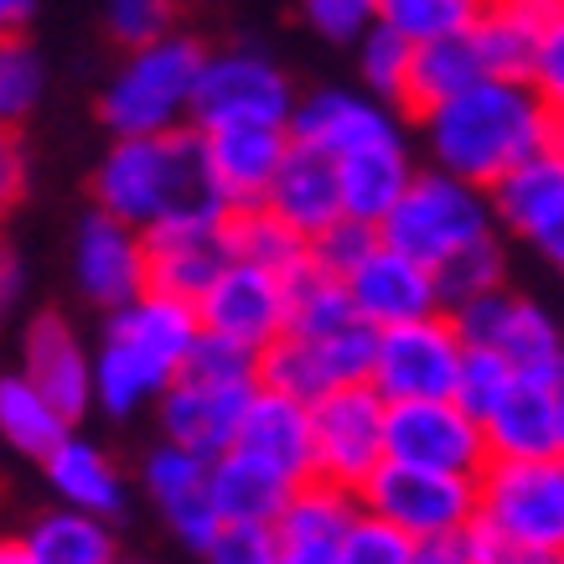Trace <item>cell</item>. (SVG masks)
Returning a JSON list of instances; mask_svg holds the SVG:
<instances>
[{
    "instance_id": "ba28073f",
    "label": "cell",
    "mask_w": 564,
    "mask_h": 564,
    "mask_svg": "<svg viewBox=\"0 0 564 564\" xmlns=\"http://www.w3.org/2000/svg\"><path fill=\"white\" fill-rule=\"evenodd\" d=\"M466 343L451 311H430L414 322L378 326L373 362H368V383L378 389L383 404L399 399H456V378H462Z\"/></svg>"
},
{
    "instance_id": "e0dca14e",
    "label": "cell",
    "mask_w": 564,
    "mask_h": 564,
    "mask_svg": "<svg viewBox=\"0 0 564 564\" xmlns=\"http://www.w3.org/2000/svg\"><path fill=\"white\" fill-rule=\"evenodd\" d=\"M192 306H197L203 332L264 352L285 332V274L259 270L249 259H228Z\"/></svg>"
},
{
    "instance_id": "d6a6232c",
    "label": "cell",
    "mask_w": 564,
    "mask_h": 564,
    "mask_svg": "<svg viewBox=\"0 0 564 564\" xmlns=\"http://www.w3.org/2000/svg\"><path fill=\"white\" fill-rule=\"evenodd\" d=\"M68 430H73V420L21 368L17 373H0V441L11 445L17 456L42 462Z\"/></svg>"
},
{
    "instance_id": "4fadbf2b",
    "label": "cell",
    "mask_w": 564,
    "mask_h": 564,
    "mask_svg": "<svg viewBox=\"0 0 564 564\" xmlns=\"http://www.w3.org/2000/svg\"><path fill=\"white\" fill-rule=\"evenodd\" d=\"M373 326L352 322L343 332H322V337H301V332H280L264 352H259V383L280 389L311 404L326 389H343V383H362L368 362H373Z\"/></svg>"
},
{
    "instance_id": "8fae6325",
    "label": "cell",
    "mask_w": 564,
    "mask_h": 564,
    "mask_svg": "<svg viewBox=\"0 0 564 564\" xmlns=\"http://www.w3.org/2000/svg\"><path fill=\"white\" fill-rule=\"evenodd\" d=\"M383 410L389 404L378 399L368 378L311 399V466H316V477L358 492L383 462Z\"/></svg>"
},
{
    "instance_id": "c3c4849f",
    "label": "cell",
    "mask_w": 564,
    "mask_h": 564,
    "mask_svg": "<svg viewBox=\"0 0 564 564\" xmlns=\"http://www.w3.org/2000/svg\"><path fill=\"white\" fill-rule=\"evenodd\" d=\"M32 192V151L17 124H0V223L11 218Z\"/></svg>"
},
{
    "instance_id": "4dcf8cb0",
    "label": "cell",
    "mask_w": 564,
    "mask_h": 564,
    "mask_svg": "<svg viewBox=\"0 0 564 564\" xmlns=\"http://www.w3.org/2000/svg\"><path fill=\"white\" fill-rule=\"evenodd\" d=\"M549 11H554V0H487L477 26L466 32L481 68L502 73V78H529Z\"/></svg>"
},
{
    "instance_id": "5b68a950",
    "label": "cell",
    "mask_w": 564,
    "mask_h": 564,
    "mask_svg": "<svg viewBox=\"0 0 564 564\" xmlns=\"http://www.w3.org/2000/svg\"><path fill=\"white\" fill-rule=\"evenodd\" d=\"M378 234H383V243L425 259L435 270L445 254L497 234L492 197H487V187H471V182L441 172V166H414L410 187L383 213Z\"/></svg>"
},
{
    "instance_id": "44dd1931",
    "label": "cell",
    "mask_w": 564,
    "mask_h": 564,
    "mask_svg": "<svg viewBox=\"0 0 564 564\" xmlns=\"http://www.w3.org/2000/svg\"><path fill=\"white\" fill-rule=\"evenodd\" d=\"M223 218L228 213H187V218H166L140 228L145 234V280H151V291L197 301L213 285V274L234 259Z\"/></svg>"
},
{
    "instance_id": "f1b7e54d",
    "label": "cell",
    "mask_w": 564,
    "mask_h": 564,
    "mask_svg": "<svg viewBox=\"0 0 564 564\" xmlns=\"http://www.w3.org/2000/svg\"><path fill=\"white\" fill-rule=\"evenodd\" d=\"M337 166V192H343V218H358V223H383L399 192L410 187L414 176V151H410V135H393V140H378V145H362V151H347L332 161Z\"/></svg>"
},
{
    "instance_id": "cb8c5ba5",
    "label": "cell",
    "mask_w": 564,
    "mask_h": 564,
    "mask_svg": "<svg viewBox=\"0 0 564 564\" xmlns=\"http://www.w3.org/2000/svg\"><path fill=\"white\" fill-rule=\"evenodd\" d=\"M358 492L337 487L326 477H306L285 497V508L274 518V564H337L347 523L358 518Z\"/></svg>"
},
{
    "instance_id": "6da1fadb",
    "label": "cell",
    "mask_w": 564,
    "mask_h": 564,
    "mask_svg": "<svg viewBox=\"0 0 564 564\" xmlns=\"http://www.w3.org/2000/svg\"><path fill=\"white\" fill-rule=\"evenodd\" d=\"M414 124H420L425 166H441V172L462 176L471 187H492L497 176H508L518 161L544 151L554 115L533 94L529 78L481 73L462 94L420 109Z\"/></svg>"
},
{
    "instance_id": "ac0fdd59",
    "label": "cell",
    "mask_w": 564,
    "mask_h": 564,
    "mask_svg": "<svg viewBox=\"0 0 564 564\" xmlns=\"http://www.w3.org/2000/svg\"><path fill=\"white\" fill-rule=\"evenodd\" d=\"M73 285L94 311H115L135 301L145 280V234L109 218L104 207H88L73 228Z\"/></svg>"
},
{
    "instance_id": "9c48e42d",
    "label": "cell",
    "mask_w": 564,
    "mask_h": 564,
    "mask_svg": "<svg viewBox=\"0 0 564 564\" xmlns=\"http://www.w3.org/2000/svg\"><path fill=\"white\" fill-rule=\"evenodd\" d=\"M466 347H487L508 362L513 373L554 378L564 362V322L529 291L497 285V291L466 301L451 311Z\"/></svg>"
},
{
    "instance_id": "8d00e7d4",
    "label": "cell",
    "mask_w": 564,
    "mask_h": 564,
    "mask_svg": "<svg viewBox=\"0 0 564 564\" xmlns=\"http://www.w3.org/2000/svg\"><path fill=\"white\" fill-rule=\"evenodd\" d=\"M487 0H378V21L399 32L404 42H441V36H462L477 26Z\"/></svg>"
},
{
    "instance_id": "3957f363",
    "label": "cell",
    "mask_w": 564,
    "mask_h": 564,
    "mask_svg": "<svg viewBox=\"0 0 564 564\" xmlns=\"http://www.w3.org/2000/svg\"><path fill=\"white\" fill-rule=\"evenodd\" d=\"M88 197L130 228H151L187 213H228L207 182L203 135L192 124L166 135H115L88 176Z\"/></svg>"
},
{
    "instance_id": "7dc6e473",
    "label": "cell",
    "mask_w": 564,
    "mask_h": 564,
    "mask_svg": "<svg viewBox=\"0 0 564 564\" xmlns=\"http://www.w3.org/2000/svg\"><path fill=\"white\" fill-rule=\"evenodd\" d=\"M508 378H513V368L497 358V352H487V347H466L462 378H456V399H462L471 414H481L497 393L508 389Z\"/></svg>"
},
{
    "instance_id": "9f6ffc18",
    "label": "cell",
    "mask_w": 564,
    "mask_h": 564,
    "mask_svg": "<svg viewBox=\"0 0 564 564\" xmlns=\"http://www.w3.org/2000/svg\"><path fill=\"white\" fill-rule=\"evenodd\" d=\"M549 145H554V151H564V115H554V130H549Z\"/></svg>"
},
{
    "instance_id": "db71d44e",
    "label": "cell",
    "mask_w": 564,
    "mask_h": 564,
    "mask_svg": "<svg viewBox=\"0 0 564 564\" xmlns=\"http://www.w3.org/2000/svg\"><path fill=\"white\" fill-rule=\"evenodd\" d=\"M0 564H32L26 544H21V533H0Z\"/></svg>"
},
{
    "instance_id": "60d3db41",
    "label": "cell",
    "mask_w": 564,
    "mask_h": 564,
    "mask_svg": "<svg viewBox=\"0 0 564 564\" xmlns=\"http://www.w3.org/2000/svg\"><path fill=\"white\" fill-rule=\"evenodd\" d=\"M410 544L414 539H404L393 523L358 508V518L347 523L343 544H337V564H410Z\"/></svg>"
},
{
    "instance_id": "f5cc1de1",
    "label": "cell",
    "mask_w": 564,
    "mask_h": 564,
    "mask_svg": "<svg viewBox=\"0 0 564 564\" xmlns=\"http://www.w3.org/2000/svg\"><path fill=\"white\" fill-rule=\"evenodd\" d=\"M32 17H36V0H0V36L26 32Z\"/></svg>"
},
{
    "instance_id": "7402d4cb",
    "label": "cell",
    "mask_w": 564,
    "mask_h": 564,
    "mask_svg": "<svg viewBox=\"0 0 564 564\" xmlns=\"http://www.w3.org/2000/svg\"><path fill=\"white\" fill-rule=\"evenodd\" d=\"M21 373L47 393L73 425L94 410V352L63 311H36L21 332Z\"/></svg>"
},
{
    "instance_id": "2e32d148",
    "label": "cell",
    "mask_w": 564,
    "mask_h": 564,
    "mask_svg": "<svg viewBox=\"0 0 564 564\" xmlns=\"http://www.w3.org/2000/svg\"><path fill=\"white\" fill-rule=\"evenodd\" d=\"M140 492L151 497L155 518L187 554H203L207 539L223 529V513L213 502V462L187 445L155 441L140 462Z\"/></svg>"
},
{
    "instance_id": "52a82bcc",
    "label": "cell",
    "mask_w": 564,
    "mask_h": 564,
    "mask_svg": "<svg viewBox=\"0 0 564 564\" xmlns=\"http://www.w3.org/2000/svg\"><path fill=\"white\" fill-rule=\"evenodd\" d=\"M291 73L259 47H218L203 52L197 88H192V130L223 124H291L295 109Z\"/></svg>"
},
{
    "instance_id": "ffe728a7",
    "label": "cell",
    "mask_w": 564,
    "mask_h": 564,
    "mask_svg": "<svg viewBox=\"0 0 564 564\" xmlns=\"http://www.w3.org/2000/svg\"><path fill=\"white\" fill-rule=\"evenodd\" d=\"M343 291L352 301L362 322L373 326H393V322H414V316H430V311H441V291H435V270H430L425 259L404 254V249H393L378 243L368 254L343 274Z\"/></svg>"
},
{
    "instance_id": "836d02e7",
    "label": "cell",
    "mask_w": 564,
    "mask_h": 564,
    "mask_svg": "<svg viewBox=\"0 0 564 564\" xmlns=\"http://www.w3.org/2000/svg\"><path fill=\"white\" fill-rule=\"evenodd\" d=\"M481 57L471 47V36H441V42H420L410 57V78H404V99H399V115H420L430 104L451 99V94H462L466 84H477L481 78Z\"/></svg>"
},
{
    "instance_id": "74e56055",
    "label": "cell",
    "mask_w": 564,
    "mask_h": 564,
    "mask_svg": "<svg viewBox=\"0 0 564 564\" xmlns=\"http://www.w3.org/2000/svg\"><path fill=\"white\" fill-rule=\"evenodd\" d=\"M47 94V63L26 42V32L0 36V124H26Z\"/></svg>"
},
{
    "instance_id": "6f0895ef",
    "label": "cell",
    "mask_w": 564,
    "mask_h": 564,
    "mask_svg": "<svg viewBox=\"0 0 564 564\" xmlns=\"http://www.w3.org/2000/svg\"><path fill=\"white\" fill-rule=\"evenodd\" d=\"M554 11H564V0H554Z\"/></svg>"
},
{
    "instance_id": "277c9868",
    "label": "cell",
    "mask_w": 564,
    "mask_h": 564,
    "mask_svg": "<svg viewBox=\"0 0 564 564\" xmlns=\"http://www.w3.org/2000/svg\"><path fill=\"white\" fill-rule=\"evenodd\" d=\"M203 42L182 26L155 42L124 47V63L99 94V120L109 135H166L192 124V88L203 68Z\"/></svg>"
},
{
    "instance_id": "9a60e30c",
    "label": "cell",
    "mask_w": 564,
    "mask_h": 564,
    "mask_svg": "<svg viewBox=\"0 0 564 564\" xmlns=\"http://www.w3.org/2000/svg\"><path fill=\"white\" fill-rule=\"evenodd\" d=\"M259 383L249 378H203V373H182L161 389L155 399V425H161V441L172 445H187L197 456H223L234 435H239V420L249 410V399H254Z\"/></svg>"
},
{
    "instance_id": "681fc988",
    "label": "cell",
    "mask_w": 564,
    "mask_h": 564,
    "mask_svg": "<svg viewBox=\"0 0 564 564\" xmlns=\"http://www.w3.org/2000/svg\"><path fill=\"white\" fill-rule=\"evenodd\" d=\"M466 539H471V560H477V564H560V560H549V554H539V549L518 544V539L492 533L487 523H477V518H471Z\"/></svg>"
},
{
    "instance_id": "1f68e13d",
    "label": "cell",
    "mask_w": 564,
    "mask_h": 564,
    "mask_svg": "<svg viewBox=\"0 0 564 564\" xmlns=\"http://www.w3.org/2000/svg\"><path fill=\"white\" fill-rule=\"evenodd\" d=\"M291 492L295 487L280 471L249 462L234 445L213 456V502H218L223 523H274Z\"/></svg>"
},
{
    "instance_id": "816d5d0a",
    "label": "cell",
    "mask_w": 564,
    "mask_h": 564,
    "mask_svg": "<svg viewBox=\"0 0 564 564\" xmlns=\"http://www.w3.org/2000/svg\"><path fill=\"white\" fill-rule=\"evenodd\" d=\"M17 285H21V264H17V249L6 243V228H0V316H6V306L17 301Z\"/></svg>"
},
{
    "instance_id": "ab89813d",
    "label": "cell",
    "mask_w": 564,
    "mask_h": 564,
    "mask_svg": "<svg viewBox=\"0 0 564 564\" xmlns=\"http://www.w3.org/2000/svg\"><path fill=\"white\" fill-rule=\"evenodd\" d=\"M187 0H104V32L120 47H140L155 36L176 32Z\"/></svg>"
},
{
    "instance_id": "30bf717a",
    "label": "cell",
    "mask_w": 564,
    "mask_h": 564,
    "mask_svg": "<svg viewBox=\"0 0 564 564\" xmlns=\"http://www.w3.org/2000/svg\"><path fill=\"white\" fill-rule=\"evenodd\" d=\"M358 502L368 513L404 533V539H430V533H462L477 518V477L462 471H430L410 462H378V471L358 487Z\"/></svg>"
},
{
    "instance_id": "7c38bea8",
    "label": "cell",
    "mask_w": 564,
    "mask_h": 564,
    "mask_svg": "<svg viewBox=\"0 0 564 564\" xmlns=\"http://www.w3.org/2000/svg\"><path fill=\"white\" fill-rule=\"evenodd\" d=\"M383 456L477 477L487 466V441H481V420L462 399H399L383 410Z\"/></svg>"
},
{
    "instance_id": "680465c9",
    "label": "cell",
    "mask_w": 564,
    "mask_h": 564,
    "mask_svg": "<svg viewBox=\"0 0 564 564\" xmlns=\"http://www.w3.org/2000/svg\"><path fill=\"white\" fill-rule=\"evenodd\" d=\"M560 564H564V560H560Z\"/></svg>"
},
{
    "instance_id": "603a6c76",
    "label": "cell",
    "mask_w": 564,
    "mask_h": 564,
    "mask_svg": "<svg viewBox=\"0 0 564 564\" xmlns=\"http://www.w3.org/2000/svg\"><path fill=\"white\" fill-rule=\"evenodd\" d=\"M197 135H203L207 182L218 192V203L228 213L264 203L280 172V155L291 145V130L285 124H223V130H197Z\"/></svg>"
},
{
    "instance_id": "f6af8a7d",
    "label": "cell",
    "mask_w": 564,
    "mask_h": 564,
    "mask_svg": "<svg viewBox=\"0 0 564 564\" xmlns=\"http://www.w3.org/2000/svg\"><path fill=\"white\" fill-rule=\"evenodd\" d=\"M529 84L549 104V115H564V11H549L539 52H533Z\"/></svg>"
},
{
    "instance_id": "b9f144b4",
    "label": "cell",
    "mask_w": 564,
    "mask_h": 564,
    "mask_svg": "<svg viewBox=\"0 0 564 564\" xmlns=\"http://www.w3.org/2000/svg\"><path fill=\"white\" fill-rule=\"evenodd\" d=\"M301 21H306L322 42L352 47L378 21V0H301Z\"/></svg>"
},
{
    "instance_id": "bcb514c9",
    "label": "cell",
    "mask_w": 564,
    "mask_h": 564,
    "mask_svg": "<svg viewBox=\"0 0 564 564\" xmlns=\"http://www.w3.org/2000/svg\"><path fill=\"white\" fill-rule=\"evenodd\" d=\"M182 368H187V373H203V378H249V383H259L254 347H239V343H228V337H213V332L197 337V347L187 352Z\"/></svg>"
},
{
    "instance_id": "7bdbcfd3",
    "label": "cell",
    "mask_w": 564,
    "mask_h": 564,
    "mask_svg": "<svg viewBox=\"0 0 564 564\" xmlns=\"http://www.w3.org/2000/svg\"><path fill=\"white\" fill-rule=\"evenodd\" d=\"M378 243V228L373 223H358V218H337L332 228H322L316 239H311V264L326 274H337L343 280L352 264H358L368 249Z\"/></svg>"
},
{
    "instance_id": "484cf974",
    "label": "cell",
    "mask_w": 564,
    "mask_h": 564,
    "mask_svg": "<svg viewBox=\"0 0 564 564\" xmlns=\"http://www.w3.org/2000/svg\"><path fill=\"white\" fill-rule=\"evenodd\" d=\"M481 441H487V462H518V456H549L560 451V430H554V378L513 373L508 389L477 414Z\"/></svg>"
},
{
    "instance_id": "d6986e66",
    "label": "cell",
    "mask_w": 564,
    "mask_h": 564,
    "mask_svg": "<svg viewBox=\"0 0 564 564\" xmlns=\"http://www.w3.org/2000/svg\"><path fill=\"white\" fill-rule=\"evenodd\" d=\"M291 140L301 145H316L322 155H347V151H362V145H378V140H393L404 135V120L399 109L383 99H373L368 88H311L301 94L291 109Z\"/></svg>"
},
{
    "instance_id": "ee69618b",
    "label": "cell",
    "mask_w": 564,
    "mask_h": 564,
    "mask_svg": "<svg viewBox=\"0 0 564 564\" xmlns=\"http://www.w3.org/2000/svg\"><path fill=\"white\" fill-rule=\"evenodd\" d=\"M197 560L203 564H274V529L270 523H223Z\"/></svg>"
},
{
    "instance_id": "11a10c76",
    "label": "cell",
    "mask_w": 564,
    "mask_h": 564,
    "mask_svg": "<svg viewBox=\"0 0 564 564\" xmlns=\"http://www.w3.org/2000/svg\"><path fill=\"white\" fill-rule=\"evenodd\" d=\"M554 430H560V451H564V362L554 373Z\"/></svg>"
},
{
    "instance_id": "d4e9b609",
    "label": "cell",
    "mask_w": 564,
    "mask_h": 564,
    "mask_svg": "<svg viewBox=\"0 0 564 564\" xmlns=\"http://www.w3.org/2000/svg\"><path fill=\"white\" fill-rule=\"evenodd\" d=\"M234 451H243L249 462L280 471L291 487H301L306 477H316V466H311V404L259 383L239 420Z\"/></svg>"
},
{
    "instance_id": "5bb4252c",
    "label": "cell",
    "mask_w": 564,
    "mask_h": 564,
    "mask_svg": "<svg viewBox=\"0 0 564 564\" xmlns=\"http://www.w3.org/2000/svg\"><path fill=\"white\" fill-rule=\"evenodd\" d=\"M487 197H492L497 234L529 243L564 280V151H554V145L533 151L508 176H497Z\"/></svg>"
},
{
    "instance_id": "7a4b0ae2",
    "label": "cell",
    "mask_w": 564,
    "mask_h": 564,
    "mask_svg": "<svg viewBox=\"0 0 564 564\" xmlns=\"http://www.w3.org/2000/svg\"><path fill=\"white\" fill-rule=\"evenodd\" d=\"M197 337V306L151 285L135 301L104 311V337L94 347V414L135 420L140 410H151L161 389L182 373Z\"/></svg>"
},
{
    "instance_id": "e575fe53",
    "label": "cell",
    "mask_w": 564,
    "mask_h": 564,
    "mask_svg": "<svg viewBox=\"0 0 564 564\" xmlns=\"http://www.w3.org/2000/svg\"><path fill=\"white\" fill-rule=\"evenodd\" d=\"M223 234H228V254L234 259H249V264L285 274V280L311 264V239H301L291 223H280L264 203L228 213V218H223Z\"/></svg>"
},
{
    "instance_id": "d590c367",
    "label": "cell",
    "mask_w": 564,
    "mask_h": 564,
    "mask_svg": "<svg viewBox=\"0 0 564 564\" xmlns=\"http://www.w3.org/2000/svg\"><path fill=\"white\" fill-rule=\"evenodd\" d=\"M508 270H513V259H508L502 234H487V239L466 243L456 254H445L441 264H435L441 311H456V306H466V301H477V295L497 291V285H508Z\"/></svg>"
},
{
    "instance_id": "f546056e",
    "label": "cell",
    "mask_w": 564,
    "mask_h": 564,
    "mask_svg": "<svg viewBox=\"0 0 564 564\" xmlns=\"http://www.w3.org/2000/svg\"><path fill=\"white\" fill-rule=\"evenodd\" d=\"M21 544L32 564H135L120 549V533L109 518L78 513V508H47L21 529Z\"/></svg>"
},
{
    "instance_id": "83f0119b",
    "label": "cell",
    "mask_w": 564,
    "mask_h": 564,
    "mask_svg": "<svg viewBox=\"0 0 564 564\" xmlns=\"http://www.w3.org/2000/svg\"><path fill=\"white\" fill-rule=\"evenodd\" d=\"M264 207L280 223H291L301 239H316L322 228H332V223L343 218V192H337L332 155L291 140L285 155H280V172H274L270 192H264Z\"/></svg>"
},
{
    "instance_id": "f907efd6",
    "label": "cell",
    "mask_w": 564,
    "mask_h": 564,
    "mask_svg": "<svg viewBox=\"0 0 564 564\" xmlns=\"http://www.w3.org/2000/svg\"><path fill=\"white\" fill-rule=\"evenodd\" d=\"M410 564H477L471 560V539L462 533H430L410 544Z\"/></svg>"
},
{
    "instance_id": "8992f818",
    "label": "cell",
    "mask_w": 564,
    "mask_h": 564,
    "mask_svg": "<svg viewBox=\"0 0 564 564\" xmlns=\"http://www.w3.org/2000/svg\"><path fill=\"white\" fill-rule=\"evenodd\" d=\"M477 523L564 560V451L487 462L477 471Z\"/></svg>"
},
{
    "instance_id": "f35d334b",
    "label": "cell",
    "mask_w": 564,
    "mask_h": 564,
    "mask_svg": "<svg viewBox=\"0 0 564 564\" xmlns=\"http://www.w3.org/2000/svg\"><path fill=\"white\" fill-rule=\"evenodd\" d=\"M358 52V84L373 94V99L393 104L404 99V78H410V57H414V42H404L399 32H389L383 21H373L368 32L352 42Z\"/></svg>"
},
{
    "instance_id": "4316f807",
    "label": "cell",
    "mask_w": 564,
    "mask_h": 564,
    "mask_svg": "<svg viewBox=\"0 0 564 564\" xmlns=\"http://www.w3.org/2000/svg\"><path fill=\"white\" fill-rule=\"evenodd\" d=\"M42 477H47V492L63 502V508H78V513H94V518H115L130 508V487H124V471L115 466V456L104 451L99 441L88 435H63L42 456Z\"/></svg>"
}]
</instances>
